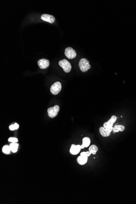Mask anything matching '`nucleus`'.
<instances>
[{
	"instance_id": "1",
	"label": "nucleus",
	"mask_w": 136,
	"mask_h": 204,
	"mask_svg": "<svg viewBox=\"0 0 136 204\" xmlns=\"http://www.w3.org/2000/svg\"><path fill=\"white\" fill-rule=\"evenodd\" d=\"M117 119V117L115 115H112L109 120L107 122L104 123L103 126L106 131L109 132L111 133L113 130V124L116 122Z\"/></svg>"
},
{
	"instance_id": "2",
	"label": "nucleus",
	"mask_w": 136,
	"mask_h": 204,
	"mask_svg": "<svg viewBox=\"0 0 136 204\" xmlns=\"http://www.w3.org/2000/svg\"><path fill=\"white\" fill-rule=\"evenodd\" d=\"M79 66L81 72H85L90 68V65L88 60L86 58H82L79 63Z\"/></svg>"
},
{
	"instance_id": "3",
	"label": "nucleus",
	"mask_w": 136,
	"mask_h": 204,
	"mask_svg": "<svg viewBox=\"0 0 136 204\" xmlns=\"http://www.w3.org/2000/svg\"><path fill=\"white\" fill-rule=\"evenodd\" d=\"M59 65L63 69L65 72L67 73L69 72L71 69V64L67 59L61 60L59 62Z\"/></svg>"
},
{
	"instance_id": "4",
	"label": "nucleus",
	"mask_w": 136,
	"mask_h": 204,
	"mask_svg": "<svg viewBox=\"0 0 136 204\" xmlns=\"http://www.w3.org/2000/svg\"><path fill=\"white\" fill-rule=\"evenodd\" d=\"M61 89H62L61 84L59 81H57L51 86L50 92L52 94L56 95L60 92Z\"/></svg>"
},
{
	"instance_id": "5",
	"label": "nucleus",
	"mask_w": 136,
	"mask_h": 204,
	"mask_svg": "<svg viewBox=\"0 0 136 204\" xmlns=\"http://www.w3.org/2000/svg\"><path fill=\"white\" fill-rule=\"evenodd\" d=\"M60 110V107L58 105H56L54 107H51L47 110L48 116L50 118H54L57 115Z\"/></svg>"
},
{
	"instance_id": "6",
	"label": "nucleus",
	"mask_w": 136,
	"mask_h": 204,
	"mask_svg": "<svg viewBox=\"0 0 136 204\" xmlns=\"http://www.w3.org/2000/svg\"><path fill=\"white\" fill-rule=\"evenodd\" d=\"M65 55L67 58L69 59H72L76 58L77 54L76 51L71 47L66 48L65 49Z\"/></svg>"
},
{
	"instance_id": "7",
	"label": "nucleus",
	"mask_w": 136,
	"mask_h": 204,
	"mask_svg": "<svg viewBox=\"0 0 136 204\" xmlns=\"http://www.w3.org/2000/svg\"><path fill=\"white\" fill-rule=\"evenodd\" d=\"M49 60L45 59H42L38 62V65L41 69H45L49 66Z\"/></svg>"
},
{
	"instance_id": "8",
	"label": "nucleus",
	"mask_w": 136,
	"mask_h": 204,
	"mask_svg": "<svg viewBox=\"0 0 136 204\" xmlns=\"http://www.w3.org/2000/svg\"><path fill=\"white\" fill-rule=\"evenodd\" d=\"M41 19L43 21L49 22L51 24L53 23L55 21V18L52 15L48 14H43L41 17Z\"/></svg>"
},
{
	"instance_id": "9",
	"label": "nucleus",
	"mask_w": 136,
	"mask_h": 204,
	"mask_svg": "<svg viewBox=\"0 0 136 204\" xmlns=\"http://www.w3.org/2000/svg\"><path fill=\"white\" fill-rule=\"evenodd\" d=\"M81 148L80 145H75L72 144L70 149V152L72 155H76L79 153Z\"/></svg>"
},
{
	"instance_id": "10",
	"label": "nucleus",
	"mask_w": 136,
	"mask_h": 204,
	"mask_svg": "<svg viewBox=\"0 0 136 204\" xmlns=\"http://www.w3.org/2000/svg\"><path fill=\"white\" fill-rule=\"evenodd\" d=\"M88 160V157H81V156L78 157L77 159V162L80 165H84L87 163Z\"/></svg>"
},
{
	"instance_id": "11",
	"label": "nucleus",
	"mask_w": 136,
	"mask_h": 204,
	"mask_svg": "<svg viewBox=\"0 0 136 204\" xmlns=\"http://www.w3.org/2000/svg\"><path fill=\"white\" fill-rule=\"evenodd\" d=\"M99 132L100 133L101 136L103 137H108L110 135L111 133L109 132L106 131L105 128L103 127H100L99 129Z\"/></svg>"
},
{
	"instance_id": "12",
	"label": "nucleus",
	"mask_w": 136,
	"mask_h": 204,
	"mask_svg": "<svg viewBox=\"0 0 136 204\" xmlns=\"http://www.w3.org/2000/svg\"><path fill=\"white\" fill-rule=\"evenodd\" d=\"M125 128L123 125H115L113 127V131L115 132H118L119 131L122 132L124 131Z\"/></svg>"
},
{
	"instance_id": "13",
	"label": "nucleus",
	"mask_w": 136,
	"mask_h": 204,
	"mask_svg": "<svg viewBox=\"0 0 136 204\" xmlns=\"http://www.w3.org/2000/svg\"><path fill=\"white\" fill-rule=\"evenodd\" d=\"M10 150L13 153L16 152L18 147V144L16 143H12L9 145Z\"/></svg>"
},
{
	"instance_id": "14",
	"label": "nucleus",
	"mask_w": 136,
	"mask_h": 204,
	"mask_svg": "<svg viewBox=\"0 0 136 204\" xmlns=\"http://www.w3.org/2000/svg\"><path fill=\"white\" fill-rule=\"evenodd\" d=\"M90 144V138L86 137L83 138L82 140V145L85 147V148H87Z\"/></svg>"
},
{
	"instance_id": "15",
	"label": "nucleus",
	"mask_w": 136,
	"mask_h": 204,
	"mask_svg": "<svg viewBox=\"0 0 136 204\" xmlns=\"http://www.w3.org/2000/svg\"><path fill=\"white\" fill-rule=\"evenodd\" d=\"M98 150L97 147L95 145H92L89 148V151L94 155H96L97 152L98 151Z\"/></svg>"
},
{
	"instance_id": "16",
	"label": "nucleus",
	"mask_w": 136,
	"mask_h": 204,
	"mask_svg": "<svg viewBox=\"0 0 136 204\" xmlns=\"http://www.w3.org/2000/svg\"><path fill=\"white\" fill-rule=\"evenodd\" d=\"M2 151H3V152L6 155H8L9 154H10L11 150H10L9 146H7V145L4 146L2 148Z\"/></svg>"
},
{
	"instance_id": "17",
	"label": "nucleus",
	"mask_w": 136,
	"mask_h": 204,
	"mask_svg": "<svg viewBox=\"0 0 136 204\" xmlns=\"http://www.w3.org/2000/svg\"><path fill=\"white\" fill-rule=\"evenodd\" d=\"M19 127V125L17 123H15V124L9 126V130H17Z\"/></svg>"
},
{
	"instance_id": "18",
	"label": "nucleus",
	"mask_w": 136,
	"mask_h": 204,
	"mask_svg": "<svg viewBox=\"0 0 136 204\" xmlns=\"http://www.w3.org/2000/svg\"><path fill=\"white\" fill-rule=\"evenodd\" d=\"M9 142H11L12 143H17L18 141V140L17 138H14V137H10L8 139Z\"/></svg>"
},
{
	"instance_id": "19",
	"label": "nucleus",
	"mask_w": 136,
	"mask_h": 204,
	"mask_svg": "<svg viewBox=\"0 0 136 204\" xmlns=\"http://www.w3.org/2000/svg\"><path fill=\"white\" fill-rule=\"evenodd\" d=\"M80 156L81 157H88L87 155L86 152H82L81 153Z\"/></svg>"
},
{
	"instance_id": "20",
	"label": "nucleus",
	"mask_w": 136,
	"mask_h": 204,
	"mask_svg": "<svg viewBox=\"0 0 136 204\" xmlns=\"http://www.w3.org/2000/svg\"><path fill=\"white\" fill-rule=\"evenodd\" d=\"M86 152H87L88 157H89L90 156V155H91V154H92V153L90 151H87Z\"/></svg>"
},
{
	"instance_id": "21",
	"label": "nucleus",
	"mask_w": 136,
	"mask_h": 204,
	"mask_svg": "<svg viewBox=\"0 0 136 204\" xmlns=\"http://www.w3.org/2000/svg\"><path fill=\"white\" fill-rule=\"evenodd\" d=\"M85 148V147L84 146H83V145H82H82H81V149H83Z\"/></svg>"
}]
</instances>
